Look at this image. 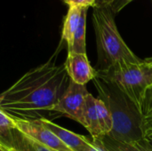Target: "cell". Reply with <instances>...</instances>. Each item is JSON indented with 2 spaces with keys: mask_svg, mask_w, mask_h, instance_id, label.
Listing matches in <instances>:
<instances>
[{
  "mask_svg": "<svg viewBox=\"0 0 152 151\" xmlns=\"http://www.w3.org/2000/svg\"><path fill=\"white\" fill-rule=\"evenodd\" d=\"M55 56L25 73L0 94V109L21 119H38V112L53 110L65 92L69 77Z\"/></svg>",
  "mask_w": 152,
  "mask_h": 151,
  "instance_id": "1",
  "label": "cell"
},
{
  "mask_svg": "<svg viewBox=\"0 0 152 151\" xmlns=\"http://www.w3.org/2000/svg\"><path fill=\"white\" fill-rule=\"evenodd\" d=\"M101 99L107 106L112 118V131L109 136L125 142H139L143 139V116L138 107L110 79L97 76L93 80Z\"/></svg>",
  "mask_w": 152,
  "mask_h": 151,
  "instance_id": "2",
  "label": "cell"
},
{
  "mask_svg": "<svg viewBox=\"0 0 152 151\" xmlns=\"http://www.w3.org/2000/svg\"><path fill=\"white\" fill-rule=\"evenodd\" d=\"M93 24L98 52L99 70L142 62L126 44L110 7H94Z\"/></svg>",
  "mask_w": 152,
  "mask_h": 151,
  "instance_id": "3",
  "label": "cell"
},
{
  "mask_svg": "<svg viewBox=\"0 0 152 151\" xmlns=\"http://www.w3.org/2000/svg\"><path fill=\"white\" fill-rule=\"evenodd\" d=\"M112 81L140 109L145 92L152 85V66L144 61L138 64L97 70Z\"/></svg>",
  "mask_w": 152,
  "mask_h": 151,
  "instance_id": "4",
  "label": "cell"
},
{
  "mask_svg": "<svg viewBox=\"0 0 152 151\" xmlns=\"http://www.w3.org/2000/svg\"><path fill=\"white\" fill-rule=\"evenodd\" d=\"M89 92L86 85L69 81V85L62 93L53 111L59 112L69 118L81 124L86 98Z\"/></svg>",
  "mask_w": 152,
  "mask_h": 151,
  "instance_id": "5",
  "label": "cell"
},
{
  "mask_svg": "<svg viewBox=\"0 0 152 151\" xmlns=\"http://www.w3.org/2000/svg\"><path fill=\"white\" fill-rule=\"evenodd\" d=\"M16 129L53 151H73L67 147L53 132L45 127L40 119H21L13 117Z\"/></svg>",
  "mask_w": 152,
  "mask_h": 151,
  "instance_id": "6",
  "label": "cell"
},
{
  "mask_svg": "<svg viewBox=\"0 0 152 151\" xmlns=\"http://www.w3.org/2000/svg\"><path fill=\"white\" fill-rule=\"evenodd\" d=\"M64 67L69 79L78 85H86L97 76V70L91 66L86 53H68Z\"/></svg>",
  "mask_w": 152,
  "mask_h": 151,
  "instance_id": "7",
  "label": "cell"
},
{
  "mask_svg": "<svg viewBox=\"0 0 152 151\" xmlns=\"http://www.w3.org/2000/svg\"><path fill=\"white\" fill-rule=\"evenodd\" d=\"M39 119L45 127H47L51 132H53L67 147H69L73 151H79L89 142V140L86 137L75 133L68 129H65L49 119L44 117H41Z\"/></svg>",
  "mask_w": 152,
  "mask_h": 151,
  "instance_id": "8",
  "label": "cell"
},
{
  "mask_svg": "<svg viewBox=\"0 0 152 151\" xmlns=\"http://www.w3.org/2000/svg\"><path fill=\"white\" fill-rule=\"evenodd\" d=\"M92 141L104 151H152V147L147 139L139 142H125L115 140L109 135H102Z\"/></svg>",
  "mask_w": 152,
  "mask_h": 151,
  "instance_id": "9",
  "label": "cell"
},
{
  "mask_svg": "<svg viewBox=\"0 0 152 151\" xmlns=\"http://www.w3.org/2000/svg\"><path fill=\"white\" fill-rule=\"evenodd\" d=\"M96 98L90 93L86 98V102L83 110V117L81 125L89 132L93 139L102 136L101 127L98 119V114L95 105Z\"/></svg>",
  "mask_w": 152,
  "mask_h": 151,
  "instance_id": "10",
  "label": "cell"
},
{
  "mask_svg": "<svg viewBox=\"0 0 152 151\" xmlns=\"http://www.w3.org/2000/svg\"><path fill=\"white\" fill-rule=\"evenodd\" d=\"M83 7L79 6H69V11L65 16L61 32V39L67 43L68 48L72 44L74 35L79 24L81 12Z\"/></svg>",
  "mask_w": 152,
  "mask_h": 151,
  "instance_id": "11",
  "label": "cell"
},
{
  "mask_svg": "<svg viewBox=\"0 0 152 151\" xmlns=\"http://www.w3.org/2000/svg\"><path fill=\"white\" fill-rule=\"evenodd\" d=\"M15 133L13 118L0 109V146L5 150L16 148Z\"/></svg>",
  "mask_w": 152,
  "mask_h": 151,
  "instance_id": "12",
  "label": "cell"
},
{
  "mask_svg": "<svg viewBox=\"0 0 152 151\" xmlns=\"http://www.w3.org/2000/svg\"><path fill=\"white\" fill-rule=\"evenodd\" d=\"M88 8L83 7L78 27L74 35L72 44L68 48V53H86V14Z\"/></svg>",
  "mask_w": 152,
  "mask_h": 151,
  "instance_id": "13",
  "label": "cell"
},
{
  "mask_svg": "<svg viewBox=\"0 0 152 151\" xmlns=\"http://www.w3.org/2000/svg\"><path fill=\"white\" fill-rule=\"evenodd\" d=\"M95 105H96V110L98 114V119H99V124L101 127L102 136L108 135L110 133V132L112 131V127H113L112 118H111L110 110L108 109L106 104L99 98H96Z\"/></svg>",
  "mask_w": 152,
  "mask_h": 151,
  "instance_id": "14",
  "label": "cell"
},
{
  "mask_svg": "<svg viewBox=\"0 0 152 151\" xmlns=\"http://www.w3.org/2000/svg\"><path fill=\"white\" fill-rule=\"evenodd\" d=\"M15 142L16 149L22 151H53L28 135L19 132L17 129L15 133Z\"/></svg>",
  "mask_w": 152,
  "mask_h": 151,
  "instance_id": "15",
  "label": "cell"
},
{
  "mask_svg": "<svg viewBox=\"0 0 152 151\" xmlns=\"http://www.w3.org/2000/svg\"><path fill=\"white\" fill-rule=\"evenodd\" d=\"M152 112V85L151 87H149L147 89V91L145 92L143 100H142V107H141V113L143 116V117L145 116H147L148 114Z\"/></svg>",
  "mask_w": 152,
  "mask_h": 151,
  "instance_id": "16",
  "label": "cell"
},
{
  "mask_svg": "<svg viewBox=\"0 0 152 151\" xmlns=\"http://www.w3.org/2000/svg\"><path fill=\"white\" fill-rule=\"evenodd\" d=\"M69 6H79L89 8L90 6H96V0H62Z\"/></svg>",
  "mask_w": 152,
  "mask_h": 151,
  "instance_id": "17",
  "label": "cell"
},
{
  "mask_svg": "<svg viewBox=\"0 0 152 151\" xmlns=\"http://www.w3.org/2000/svg\"><path fill=\"white\" fill-rule=\"evenodd\" d=\"M143 132L146 139L152 137V112L143 117Z\"/></svg>",
  "mask_w": 152,
  "mask_h": 151,
  "instance_id": "18",
  "label": "cell"
},
{
  "mask_svg": "<svg viewBox=\"0 0 152 151\" xmlns=\"http://www.w3.org/2000/svg\"><path fill=\"white\" fill-rule=\"evenodd\" d=\"M132 1H134V0H113L110 8L113 13H118Z\"/></svg>",
  "mask_w": 152,
  "mask_h": 151,
  "instance_id": "19",
  "label": "cell"
},
{
  "mask_svg": "<svg viewBox=\"0 0 152 151\" xmlns=\"http://www.w3.org/2000/svg\"><path fill=\"white\" fill-rule=\"evenodd\" d=\"M79 151H104L102 148L97 146L96 144L94 143L93 141L89 140V142L87 143L86 146H85L83 149H81Z\"/></svg>",
  "mask_w": 152,
  "mask_h": 151,
  "instance_id": "20",
  "label": "cell"
},
{
  "mask_svg": "<svg viewBox=\"0 0 152 151\" xmlns=\"http://www.w3.org/2000/svg\"><path fill=\"white\" fill-rule=\"evenodd\" d=\"M113 0H96L95 7H110Z\"/></svg>",
  "mask_w": 152,
  "mask_h": 151,
  "instance_id": "21",
  "label": "cell"
},
{
  "mask_svg": "<svg viewBox=\"0 0 152 151\" xmlns=\"http://www.w3.org/2000/svg\"><path fill=\"white\" fill-rule=\"evenodd\" d=\"M144 61H145V62H147V63L152 64V57H150V58H147V59H145V60H144Z\"/></svg>",
  "mask_w": 152,
  "mask_h": 151,
  "instance_id": "22",
  "label": "cell"
},
{
  "mask_svg": "<svg viewBox=\"0 0 152 151\" xmlns=\"http://www.w3.org/2000/svg\"><path fill=\"white\" fill-rule=\"evenodd\" d=\"M6 151H22V150H19V149H16V148H12V149H8V150H6Z\"/></svg>",
  "mask_w": 152,
  "mask_h": 151,
  "instance_id": "23",
  "label": "cell"
},
{
  "mask_svg": "<svg viewBox=\"0 0 152 151\" xmlns=\"http://www.w3.org/2000/svg\"><path fill=\"white\" fill-rule=\"evenodd\" d=\"M146 139V138H145ZM147 141H148V142L150 143V145L152 147V137H151V138H147Z\"/></svg>",
  "mask_w": 152,
  "mask_h": 151,
  "instance_id": "24",
  "label": "cell"
},
{
  "mask_svg": "<svg viewBox=\"0 0 152 151\" xmlns=\"http://www.w3.org/2000/svg\"><path fill=\"white\" fill-rule=\"evenodd\" d=\"M0 151H6V150H5V149H4L2 146H0Z\"/></svg>",
  "mask_w": 152,
  "mask_h": 151,
  "instance_id": "25",
  "label": "cell"
},
{
  "mask_svg": "<svg viewBox=\"0 0 152 151\" xmlns=\"http://www.w3.org/2000/svg\"><path fill=\"white\" fill-rule=\"evenodd\" d=\"M149 64H150V63H149ZM151 66H152V64H151Z\"/></svg>",
  "mask_w": 152,
  "mask_h": 151,
  "instance_id": "26",
  "label": "cell"
}]
</instances>
